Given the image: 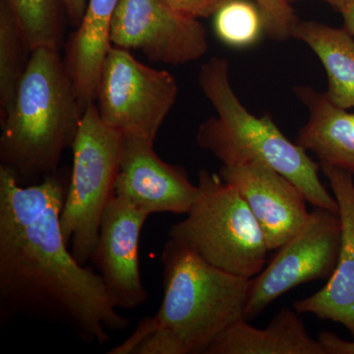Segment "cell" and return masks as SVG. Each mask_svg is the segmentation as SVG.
I'll use <instances>...</instances> for the list:
<instances>
[{"instance_id": "obj_1", "label": "cell", "mask_w": 354, "mask_h": 354, "mask_svg": "<svg viewBox=\"0 0 354 354\" xmlns=\"http://www.w3.org/2000/svg\"><path fill=\"white\" fill-rule=\"evenodd\" d=\"M69 176L62 171L23 185L0 165V318L58 324L86 344L104 346L127 329L97 272L81 265L60 225Z\"/></svg>"}, {"instance_id": "obj_2", "label": "cell", "mask_w": 354, "mask_h": 354, "mask_svg": "<svg viewBox=\"0 0 354 354\" xmlns=\"http://www.w3.org/2000/svg\"><path fill=\"white\" fill-rule=\"evenodd\" d=\"M164 297L111 354H198L244 318L251 279L209 264L180 242L162 249Z\"/></svg>"}, {"instance_id": "obj_3", "label": "cell", "mask_w": 354, "mask_h": 354, "mask_svg": "<svg viewBox=\"0 0 354 354\" xmlns=\"http://www.w3.org/2000/svg\"><path fill=\"white\" fill-rule=\"evenodd\" d=\"M59 50L41 46L31 51L12 108L1 120L0 160L23 185L58 171L82 118Z\"/></svg>"}, {"instance_id": "obj_4", "label": "cell", "mask_w": 354, "mask_h": 354, "mask_svg": "<svg viewBox=\"0 0 354 354\" xmlns=\"http://www.w3.org/2000/svg\"><path fill=\"white\" fill-rule=\"evenodd\" d=\"M198 83L215 109L199 127L197 143L223 165L262 162L295 184L314 207L339 214V205L319 176L320 164L290 141L271 116L257 118L239 101L230 85L228 62L215 57L202 65Z\"/></svg>"}, {"instance_id": "obj_5", "label": "cell", "mask_w": 354, "mask_h": 354, "mask_svg": "<svg viewBox=\"0 0 354 354\" xmlns=\"http://www.w3.org/2000/svg\"><path fill=\"white\" fill-rule=\"evenodd\" d=\"M197 185L194 204L186 218L169 228V239L223 271L255 278L267 264L269 249L245 200L232 184L205 169Z\"/></svg>"}, {"instance_id": "obj_6", "label": "cell", "mask_w": 354, "mask_h": 354, "mask_svg": "<svg viewBox=\"0 0 354 354\" xmlns=\"http://www.w3.org/2000/svg\"><path fill=\"white\" fill-rule=\"evenodd\" d=\"M123 136L106 127L95 102L81 118L72 145L73 165L60 215L62 234L81 265L92 259L104 212L114 196Z\"/></svg>"}, {"instance_id": "obj_7", "label": "cell", "mask_w": 354, "mask_h": 354, "mask_svg": "<svg viewBox=\"0 0 354 354\" xmlns=\"http://www.w3.org/2000/svg\"><path fill=\"white\" fill-rule=\"evenodd\" d=\"M178 95L167 70L147 66L129 50L111 46L104 60L95 104L102 122L123 137L155 142Z\"/></svg>"}, {"instance_id": "obj_8", "label": "cell", "mask_w": 354, "mask_h": 354, "mask_svg": "<svg viewBox=\"0 0 354 354\" xmlns=\"http://www.w3.org/2000/svg\"><path fill=\"white\" fill-rule=\"evenodd\" d=\"M342 221L339 214L314 207L304 227L251 279L244 319L252 321L286 292L310 281L329 279L339 259Z\"/></svg>"}, {"instance_id": "obj_9", "label": "cell", "mask_w": 354, "mask_h": 354, "mask_svg": "<svg viewBox=\"0 0 354 354\" xmlns=\"http://www.w3.org/2000/svg\"><path fill=\"white\" fill-rule=\"evenodd\" d=\"M113 46L141 51L153 62L183 65L206 55V30L165 0H120L111 25Z\"/></svg>"}, {"instance_id": "obj_10", "label": "cell", "mask_w": 354, "mask_h": 354, "mask_svg": "<svg viewBox=\"0 0 354 354\" xmlns=\"http://www.w3.org/2000/svg\"><path fill=\"white\" fill-rule=\"evenodd\" d=\"M199 188L190 183L183 167L158 157L153 141L123 137L122 153L114 195L148 214L186 215Z\"/></svg>"}, {"instance_id": "obj_11", "label": "cell", "mask_w": 354, "mask_h": 354, "mask_svg": "<svg viewBox=\"0 0 354 354\" xmlns=\"http://www.w3.org/2000/svg\"><path fill=\"white\" fill-rule=\"evenodd\" d=\"M148 214L127 200L111 198L91 262L118 309H134L148 298L140 271V237Z\"/></svg>"}, {"instance_id": "obj_12", "label": "cell", "mask_w": 354, "mask_h": 354, "mask_svg": "<svg viewBox=\"0 0 354 354\" xmlns=\"http://www.w3.org/2000/svg\"><path fill=\"white\" fill-rule=\"evenodd\" d=\"M220 176L245 200L259 223L269 251L278 250L304 227L306 197L286 177L262 162L223 165Z\"/></svg>"}, {"instance_id": "obj_13", "label": "cell", "mask_w": 354, "mask_h": 354, "mask_svg": "<svg viewBox=\"0 0 354 354\" xmlns=\"http://www.w3.org/2000/svg\"><path fill=\"white\" fill-rule=\"evenodd\" d=\"M320 167L339 205L341 249L328 283L311 297L297 300L292 308L299 314L341 324L354 339V176L337 167Z\"/></svg>"}, {"instance_id": "obj_14", "label": "cell", "mask_w": 354, "mask_h": 354, "mask_svg": "<svg viewBox=\"0 0 354 354\" xmlns=\"http://www.w3.org/2000/svg\"><path fill=\"white\" fill-rule=\"evenodd\" d=\"M120 0H88L80 25L70 36L64 55L83 113L95 102L104 60L111 50V32Z\"/></svg>"}, {"instance_id": "obj_15", "label": "cell", "mask_w": 354, "mask_h": 354, "mask_svg": "<svg viewBox=\"0 0 354 354\" xmlns=\"http://www.w3.org/2000/svg\"><path fill=\"white\" fill-rule=\"evenodd\" d=\"M295 93L309 113L295 143L313 153L320 165L337 167L354 176V113L337 108L325 93L308 86H298Z\"/></svg>"}, {"instance_id": "obj_16", "label": "cell", "mask_w": 354, "mask_h": 354, "mask_svg": "<svg viewBox=\"0 0 354 354\" xmlns=\"http://www.w3.org/2000/svg\"><path fill=\"white\" fill-rule=\"evenodd\" d=\"M299 315L285 307L265 329H257L242 318L228 327L205 354H326Z\"/></svg>"}, {"instance_id": "obj_17", "label": "cell", "mask_w": 354, "mask_h": 354, "mask_svg": "<svg viewBox=\"0 0 354 354\" xmlns=\"http://www.w3.org/2000/svg\"><path fill=\"white\" fill-rule=\"evenodd\" d=\"M292 38L313 50L322 62L328 77L329 101L339 109L354 108V39L342 28L316 22L299 21Z\"/></svg>"}, {"instance_id": "obj_18", "label": "cell", "mask_w": 354, "mask_h": 354, "mask_svg": "<svg viewBox=\"0 0 354 354\" xmlns=\"http://www.w3.org/2000/svg\"><path fill=\"white\" fill-rule=\"evenodd\" d=\"M30 51L17 21L6 0L0 4V120L12 108L24 76ZM30 58V57H29Z\"/></svg>"}, {"instance_id": "obj_19", "label": "cell", "mask_w": 354, "mask_h": 354, "mask_svg": "<svg viewBox=\"0 0 354 354\" xmlns=\"http://www.w3.org/2000/svg\"><path fill=\"white\" fill-rule=\"evenodd\" d=\"M19 25L30 53L41 48L60 50L64 36L60 0H6Z\"/></svg>"}, {"instance_id": "obj_20", "label": "cell", "mask_w": 354, "mask_h": 354, "mask_svg": "<svg viewBox=\"0 0 354 354\" xmlns=\"http://www.w3.org/2000/svg\"><path fill=\"white\" fill-rule=\"evenodd\" d=\"M214 29L223 44L235 48L253 46L265 32L259 7L248 0H227L214 15Z\"/></svg>"}, {"instance_id": "obj_21", "label": "cell", "mask_w": 354, "mask_h": 354, "mask_svg": "<svg viewBox=\"0 0 354 354\" xmlns=\"http://www.w3.org/2000/svg\"><path fill=\"white\" fill-rule=\"evenodd\" d=\"M259 7L264 20L265 34L279 41L292 38L299 23L297 14L286 0H253Z\"/></svg>"}, {"instance_id": "obj_22", "label": "cell", "mask_w": 354, "mask_h": 354, "mask_svg": "<svg viewBox=\"0 0 354 354\" xmlns=\"http://www.w3.org/2000/svg\"><path fill=\"white\" fill-rule=\"evenodd\" d=\"M177 12L194 19L215 15L227 0H165Z\"/></svg>"}, {"instance_id": "obj_23", "label": "cell", "mask_w": 354, "mask_h": 354, "mask_svg": "<svg viewBox=\"0 0 354 354\" xmlns=\"http://www.w3.org/2000/svg\"><path fill=\"white\" fill-rule=\"evenodd\" d=\"M318 341L322 344L326 354H354L353 341H344L330 332H321Z\"/></svg>"}, {"instance_id": "obj_24", "label": "cell", "mask_w": 354, "mask_h": 354, "mask_svg": "<svg viewBox=\"0 0 354 354\" xmlns=\"http://www.w3.org/2000/svg\"><path fill=\"white\" fill-rule=\"evenodd\" d=\"M60 1L72 27L76 29L82 21L88 0H60Z\"/></svg>"}, {"instance_id": "obj_25", "label": "cell", "mask_w": 354, "mask_h": 354, "mask_svg": "<svg viewBox=\"0 0 354 354\" xmlns=\"http://www.w3.org/2000/svg\"><path fill=\"white\" fill-rule=\"evenodd\" d=\"M344 29L354 37V0H348L341 10Z\"/></svg>"}, {"instance_id": "obj_26", "label": "cell", "mask_w": 354, "mask_h": 354, "mask_svg": "<svg viewBox=\"0 0 354 354\" xmlns=\"http://www.w3.org/2000/svg\"><path fill=\"white\" fill-rule=\"evenodd\" d=\"M286 1H288V3H290V2L297 1V0H286ZM322 1L330 4L333 8L335 9L337 11H339V12H341L342 7L344 6V4H346V2L348 1V0H322Z\"/></svg>"}]
</instances>
